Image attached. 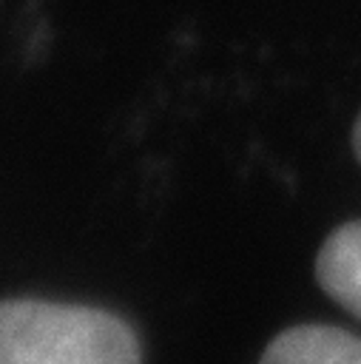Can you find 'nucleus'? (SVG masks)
Masks as SVG:
<instances>
[{
  "label": "nucleus",
  "mask_w": 361,
  "mask_h": 364,
  "mask_svg": "<svg viewBox=\"0 0 361 364\" xmlns=\"http://www.w3.org/2000/svg\"><path fill=\"white\" fill-rule=\"evenodd\" d=\"M0 364H142L128 321L88 304L3 299Z\"/></svg>",
  "instance_id": "obj_1"
},
{
  "label": "nucleus",
  "mask_w": 361,
  "mask_h": 364,
  "mask_svg": "<svg viewBox=\"0 0 361 364\" xmlns=\"http://www.w3.org/2000/svg\"><path fill=\"white\" fill-rule=\"evenodd\" d=\"M259 364H361V338L333 324H296L264 347Z\"/></svg>",
  "instance_id": "obj_2"
},
{
  "label": "nucleus",
  "mask_w": 361,
  "mask_h": 364,
  "mask_svg": "<svg viewBox=\"0 0 361 364\" xmlns=\"http://www.w3.org/2000/svg\"><path fill=\"white\" fill-rule=\"evenodd\" d=\"M321 290L350 316L361 318V219L338 225L316 256Z\"/></svg>",
  "instance_id": "obj_3"
},
{
  "label": "nucleus",
  "mask_w": 361,
  "mask_h": 364,
  "mask_svg": "<svg viewBox=\"0 0 361 364\" xmlns=\"http://www.w3.org/2000/svg\"><path fill=\"white\" fill-rule=\"evenodd\" d=\"M352 151H355V159L361 162V117L355 119V128H352Z\"/></svg>",
  "instance_id": "obj_4"
}]
</instances>
